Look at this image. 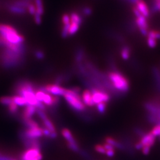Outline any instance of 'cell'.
Masks as SVG:
<instances>
[{"label": "cell", "mask_w": 160, "mask_h": 160, "mask_svg": "<svg viewBox=\"0 0 160 160\" xmlns=\"http://www.w3.org/2000/svg\"><path fill=\"white\" fill-rule=\"evenodd\" d=\"M108 78L114 89L123 95L129 90L130 82L129 80L119 71L114 70L109 72Z\"/></svg>", "instance_id": "1"}, {"label": "cell", "mask_w": 160, "mask_h": 160, "mask_svg": "<svg viewBox=\"0 0 160 160\" xmlns=\"http://www.w3.org/2000/svg\"><path fill=\"white\" fill-rule=\"evenodd\" d=\"M0 34L4 40L14 45L23 44L24 39L13 27L0 24Z\"/></svg>", "instance_id": "2"}, {"label": "cell", "mask_w": 160, "mask_h": 160, "mask_svg": "<svg viewBox=\"0 0 160 160\" xmlns=\"http://www.w3.org/2000/svg\"><path fill=\"white\" fill-rule=\"evenodd\" d=\"M156 137L150 132L145 133L142 137L140 138L139 141L135 144V148L138 150H142L143 154H148L151 149L155 143Z\"/></svg>", "instance_id": "3"}, {"label": "cell", "mask_w": 160, "mask_h": 160, "mask_svg": "<svg viewBox=\"0 0 160 160\" xmlns=\"http://www.w3.org/2000/svg\"><path fill=\"white\" fill-rule=\"evenodd\" d=\"M64 97L69 106L77 111H83L86 109V106L82 102L78 93L72 90H67Z\"/></svg>", "instance_id": "4"}, {"label": "cell", "mask_w": 160, "mask_h": 160, "mask_svg": "<svg viewBox=\"0 0 160 160\" xmlns=\"http://www.w3.org/2000/svg\"><path fill=\"white\" fill-rule=\"evenodd\" d=\"M92 99L95 104L99 103H108L110 100V97L109 94L106 92H103L102 90L97 88H93L92 90Z\"/></svg>", "instance_id": "5"}, {"label": "cell", "mask_w": 160, "mask_h": 160, "mask_svg": "<svg viewBox=\"0 0 160 160\" xmlns=\"http://www.w3.org/2000/svg\"><path fill=\"white\" fill-rule=\"evenodd\" d=\"M42 155L39 148H30L23 152L20 160H42Z\"/></svg>", "instance_id": "6"}, {"label": "cell", "mask_w": 160, "mask_h": 160, "mask_svg": "<svg viewBox=\"0 0 160 160\" xmlns=\"http://www.w3.org/2000/svg\"><path fill=\"white\" fill-rule=\"evenodd\" d=\"M43 92L52 94L56 96H64L67 89L63 88L58 84H48L41 89Z\"/></svg>", "instance_id": "7"}, {"label": "cell", "mask_w": 160, "mask_h": 160, "mask_svg": "<svg viewBox=\"0 0 160 160\" xmlns=\"http://www.w3.org/2000/svg\"><path fill=\"white\" fill-rule=\"evenodd\" d=\"M62 134L63 137L68 141V146L69 148L74 151L75 152L79 151V147L76 142L74 138L73 137L71 132L67 129H63L62 131Z\"/></svg>", "instance_id": "8"}, {"label": "cell", "mask_w": 160, "mask_h": 160, "mask_svg": "<svg viewBox=\"0 0 160 160\" xmlns=\"http://www.w3.org/2000/svg\"><path fill=\"white\" fill-rule=\"evenodd\" d=\"M43 135V129L39 126L33 128H28L24 132L25 138H24V139L35 140L41 137Z\"/></svg>", "instance_id": "9"}, {"label": "cell", "mask_w": 160, "mask_h": 160, "mask_svg": "<svg viewBox=\"0 0 160 160\" xmlns=\"http://www.w3.org/2000/svg\"><path fill=\"white\" fill-rule=\"evenodd\" d=\"M135 22L137 24L138 29H139L141 33L144 36H147L149 32V25L147 18L142 15L140 17L136 18Z\"/></svg>", "instance_id": "10"}, {"label": "cell", "mask_w": 160, "mask_h": 160, "mask_svg": "<svg viewBox=\"0 0 160 160\" xmlns=\"http://www.w3.org/2000/svg\"><path fill=\"white\" fill-rule=\"evenodd\" d=\"M6 7H7V9L9 12L14 14L23 15V14H25L28 12V10L24 8L14 6V5H12L11 4H8V3L7 4Z\"/></svg>", "instance_id": "11"}, {"label": "cell", "mask_w": 160, "mask_h": 160, "mask_svg": "<svg viewBox=\"0 0 160 160\" xmlns=\"http://www.w3.org/2000/svg\"><path fill=\"white\" fill-rule=\"evenodd\" d=\"M141 14L146 18H148L150 16V11L148 7L143 0H141L135 5Z\"/></svg>", "instance_id": "12"}, {"label": "cell", "mask_w": 160, "mask_h": 160, "mask_svg": "<svg viewBox=\"0 0 160 160\" xmlns=\"http://www.w3.org/2000/svg\"><path fill=\"white\" fill-rule=\"evenodd\" d=\"M38 109L33 106L28 104L24 110L23 112V119H31L33 115L37 112Z\"/></svg>", "instance_id": "13"}, {"label": "cell", "mask_w": 160, "mask_h": 160, "mask_svg": "<svg viewBox=\"0 0 160 160\" xmlns=\"http://www.w3.org/2000/svg\"><path fill=\"white\" fill-rule=\"evenodd\" d=\"M82 100L84 103H85L87 106L92 107L95 105L94 102L92 99V93L91 91L88 90H85L83 94H82Z\"/></svg>", "instance_id": "14"}, {"label": "cell", "mask_w": 160, "mask_h": 160, "mask_svg": "<svg viewBox=\"0 0 160 160\" xmlns=\"http://www.w3.org/2000/svg\"><path fill=\"white\" fill-rule=\"evenodd\" d=\"M152 72L155 80L156 87L160 92V69L154 67L152 69Z\"/></svg>", "instance_id": "15"}, {"label": "cell", "mask_w": 160, "mask_h": 160, "mask_svg": "<svg viewBox=\"0 0 160 160\" xmlns=\"http://www.w3.org/2000/svg\"><path fill=\"white\" fill-rule=\"evenodd\" d=\"M131 48L129 46L123 45L120 50V57L123 60H128L131 57Z\"/></svg>", "instance_id": "16"}, {"label": "cell", "mask_w": 160, "mask_h": 160, "mask_svg": "<svg viewBox=\"0 0 160 160\" xmlns=\"http://www.w3.org/2000/svg\"><path fill=\"white\" fill-rule=\"evenodd\" d=\"M106 142L109 143L110 145H111L112 146H113L115 148H118L120 149H125L124 145L122 143H120V142H119L118 140L115 139L114 138L112 137H107L106 138Z\"/></svg>", "instance_id": "17"}, {"label": "cell", "mask_w": 160, "mask_h": 160, "mask_svg": "<svg viewBox=\"0 0 160 160\" xmlns=\"http://www.w3.org/2000/svg\"><path fill=\"white\" fill-rule=\"evenodd\" d=\"M71 18V23H75L81 25L83 22V18L82 15H80L78 13L75 12H72L69 14Z\"/></svg>", "instance_id": "18"}, {"label": "cell", "mask_w": 160, "mask_h": 160, "mask_svg": "<svg viewBox=\"0 0 160 160\" xmlns=\"http://www.w3.org/2000/svg\"><path fill=\"white\" fill-rule=\"evenodd\" d=\"M12 98L13 102L16 104L17 106H26L28 104H29L26 99L21 96H14L12 97Z\"/></svg>", "instance_id": "19"}, {"label": "cell", "mask_w": 160, "mask_h": 160, "mask_svg": "<svg viewBox=\"0 0 160 160\" xmlns=\"http://www.w3.org/2000/svg\"><path fill=\"white\" fill-rule=\"evenodd\" d=\"M150 12L151 13L155 14L157 12H160V0H152L151 2Z\"/></svg>", "instance_id": "20"}, {"label": "cell", "mask_w": 160, "mask_h": 160, "mask_svg": "<svg viewBox=\"0 0 160 160\" xmlns=\"http://www.w3.org/2000/svg\"><path fill=\"white\" fill-rule=\"evenodd\" d=\"M34 5L36 8L37 13L39 14L40 15H42L44 12V8H43V4L42 0H34Z\"/></svg>", "instance_id": "21"}, {"label": "cell", "mask_w": 160, "mask_h": 160, "mask_svg": "<svg viewBox=\"0 0 160 160\" xmlns=\"http://www.w3.org/2000/svg\"><path fill=\"white\" fill-rule=\"evenodd\" d=\"M43 122L44 125L45 126V128H46L47 129H48L51 133H52V132H56L55 128V126L53 125V124L52 123L51 121L49 120L48 118H46V119L43 120Z\"/></svg>", "instance_id": "22"}, {"label": "cell", "mask_w": 160, "mask_h": 160, "mask_svg": "<svg viewBox=\"0 0 160 160\" xmlns=\"http://www.w3.org/2000/svg\"><path fill=\"white\" fill-rule=\"evenodd\" d=\"M80 25L75 23H71V25L69 29V35L72 36L75 34L80 29Z\"/></svg>", "instance_id": "23"}, {"label": "cell", "mask_w": 160, "mask_h": 160, "mask_svg": "<svg viewBox=\"0 0 160 160\" xmlns=\"http://www.w3.org/2000/svg\"><path fill=\"white\" fill-rule=\"evenodd\" d=\"M24 124L28 126L29 128H33L38 127V123L35 122L34 120H32V119H23Z\"/></svg>", "instance_id": "24"}, {"label": "cell", "mask_w": 160, "mask_h": 160, "mask_svg": "<svg viewBox=\"0 0 160 160\" xmlns=\"http://www.w3.org/2000/svg\"><path fill=\"white\" fill-rule=\"evenodd\" d=\"M147 37L154 38L156 40L160 39V31H157V30H149L147 36Z\"/></svg>", "instance_id": "25"}, {"label": "cell", "mask_w": 160, "mask_h": 160, "mask_svg": "<svg viewBox=\"0 0 160 160\" xmlns=\"http://www.w3.org/2000/svg\"><path fill=\"white\" fill-rule=\"evenodd\" d=\"M81 12H82V16L84 17H88L92 15V8L90 7L89 6H85L83 7L81 10Z\"/></svg>", "instance_id": "26"}, {"label": "cell", "mask_w": 160, "mask_h": 160, "mask_svg": "<svg viewBox=\"0 0 160 160\" xmlns=\"http://www.w3.org/2000/svg\"><path fill=\"white\" fill-rule=\"evenodd\" d=\"M150 132L155 137H160V124L155 125L152 128Z\"/></svg>", "instance_id": "27"}, {"label": "cell", "mask_w": 160, "mask_h": 160, "mask_svg": "<svg viewBox=\"0 0 160 160\" xmlns=\"http://www.w3.org/2000/svg\"><path fill=\"white\" fill-rule=\"evenodd\" d=\"M13 102L12 97H2L0 98V103L4 106H8Z\"/></svg>", "instance_id": "28"}, {"label": "cell", "mask_w": 160, "mask_h": 160, "mask_svg": "<svg viewBox=\"0 0 160 160\" xmlns=\"http://www.w3.org/2000/svg\"><path fill=\"white\" fill-rule=\"evenodd\" d=\"M45 92H43V90H38V91H36L35 92V96L37 98V100L40 102H42L43 99H44V97L45 96Z\"/></svg>", "instance_id": "29"}, {"label": "cell", "mask_w": 160, "mask_h": 160, "mask_svg": "<svg viewBox=\"0 0 160 160\" xmlns=\"http://www.w3.org/2000/svg\"><path fill=\"white\" fill-rule=\"evenodd\" d=\"M106 108H107L106 103L102 102V103H99L97 104V110L99 112V113H100V114H103L106 112Z\"/></svg>", "instance_id": "30"}, {"label": "cell", "mask_w": 160, "mask_h": 160, "mask_svg": "<svg viewBox=\"0 0 160 160\" xmlns=\"http://www.w3.org/2000/svg\"><path fill=\"white\" fill-rule=\"evenodd\" d=\"M147 43L148 46L150 48H154L157 45V40L155 39L154 38H152L147 37Z\"/></svg>", "instance_id": "31"}, {"label": "cell", "mask_w": 160, "mask_h": 160, "mask_svg": "<svg viewBox=\"0 0 160 160\" xmlns=\"http://www.w3.org/2000/svg\"><path fill=\"white\" fill-rule=\"evenodd\" d=\"M8 111L10 113L14 114L18 111V106L17 104H15L14 102L11 103L8 105Z\"/></svg>", "instance_id": "32"}, {"label": "cell", "mask_w": 160, "mask_h": 160, "mask_svg": "<svg viewBox=\"0 0 160 160\" xmlns=\"http://www.w3.org/2000/svg\"><path fill=\"white\" fill-rule=\"evenodd\" d=\"M62 22L63 25H67L71 24V18L70 16L68 14H65L62 17Z\"/></svg>", "instance_id": "33"}, {"label": "cell", "mask_w": 160, "mask_h": 160, "mask_svg": "<svg viewBox=\"0 0 160 160\" xmlns=\"http://www.w3.org/2000/svg\"><path fill=\"white\" fill-rule=\"evenodd\" d=\"M28 12H29L31 15H34L36 12V8L34 4H30L28 8Z\"/></svg>", "instance_id": "34"}, {"label": "cell", "mask_w": 160, "mask_h": 160, "mask_svg": "<svg viewBox=\"0 0 160 160\" xmlns=\"http://www.w3.org/2000/svg\"><path fill=\"white\" fill-rule=\"evenodd\" d=\"M95 149L98 152L100 153V154H106V149L104 148V147H103V145H97L95 147Z\"/></svg>", "instance_id": "35"}, {"label": "cell", "mask_w": 160, "mask_h": 160, "mask_svg": "<svg viewBox=\"0 0 160 160\" xmlns=\"http://www.w3.org/2000/svg\"><path fill=\"white\" fill-rule=\"evenodd\" d=\"M42 16L36 12L34 15V20L35 23L37 24H40L42 23Z\"/></svg>", "instance_id": "36"}, {"label": "cell", "mask_w": 160, "mask_h": 160, "mask_svg": "<svg viewBox=\"0 0 160 160\" xmlns=\"http://www.w3.org/2000/svg\"><path fill=\"white\" fill-rule=\"evenodd\" d=\"M132 11H133V12L134 15L135 16L136 18L140 17L141 16H142L141 13L139 11V10L138 9L137 7L135 6H134L132 7Z\"/></svg>", "instance_id": "37"}, {"label": "cell", "mask_w": 160, "mask_h": 160, "mask_svg": "<svg viewBox=\"0 0 160 160\" xmlns=\"http://www.w3.org/2000/svg\"><path fill=\"white\" fill-rule=\"evenodd\" d=\"M35 55L38 59H42L44 57L43 53L42 52L40 51H37L36 52Z\"/></svg>", "instance_id": "38"}, {"label": "cell", "mask_w": 160, "mask_h": 160, "mask_svg": "<svg viewBox=\"0 0 160 160\" xmlns=\"http://www.w3.org/2000/svg\"><path fill=\"white\" fill-rule=\"evenodd\" d=\"M125 2H127L128 3H131L132 4H135V6L137 4L138 2H139L141 0H124Z\"/></svg>", "instance_id": "39"}, {"label": "cell", "mask_w": 160, "mask_h": 160, "mask_svg": "<svg viewBox=\"0 0 160 160\" xmlns=\"http://www.w3.org/2000/svg\"><path fill=\"white\" fill-rule=\"evenodd\" d=\"M157 1H160V0H157Z\"/></svg>", "instance_id": "40"}]
</instances>
